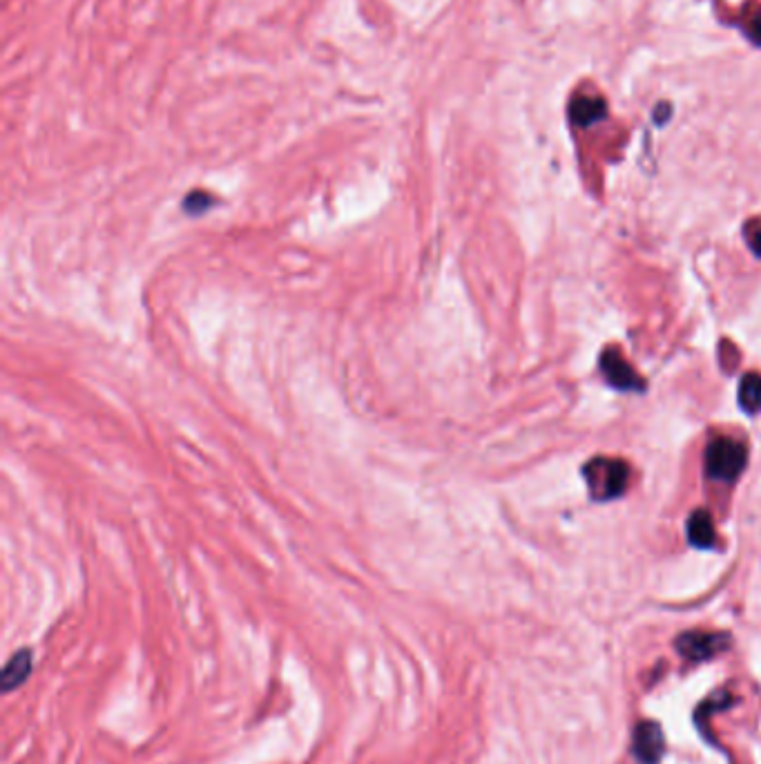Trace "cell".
<instances>
[{
    "label": "cell",
    "instance_id": "cell-1",
    "mask_svg": "<svg viewBox=\"0 0 761 764\" xmlns=\"http://www.w3.org/2000/svg\"><path fill=\"white\" fill-rule=\"evenodd\" d=\"M746 465V447L732 438H717L706 450V472L710 479L732 483Z\"/></svg>",
    "mask_w": 761,
    "mask_h": 764
},
{
    "label": "cell",
    "instance_id": "cell-2",
    "mask_svg": "<svg viewBox=\"0 0 761 764\" xmlns=\"http://www.w3.org/2000/svg\"><path fill=\"white\" fill-rule=\"evenodd\" d=\"M587 479L592 483V490L601 499H610V496L621 494L628 485V465L621 461H610V458H596V461L587 467Z\"/></svg>",
    "mask_w": 761,
    "mask_h": 764
},
{
    "label": "cell",
    "instance_id": "cell-3",
    "mask_svg": "<svg viewBox=\"0 0 761 764\" xmlns=\"http://www.w3.org/2000/svg\"><path fill=\"white\" fill-rule=\"evenodd\" d=\"M730 637L726 633H706V630H692L677 639V651L690 662H706L728 648Z\"/></svg>",
    "mask_w": 761,
    "mask_h": 764
},
{
    "label": "cell",
    "instance_id": "cell-4",
    "mask_svg": "<svg viewBox=\"0 0 761 764\" xmlns=\"http://www.w3.org/2000/svg\"><path fill=\"white\" fill-rule=\"evenodd\" d=\"M632 747L639 764H661V758L666 756V738L659 724L652 720L639 722L632 735Z\"/></svg>",
    "mask_w": 761,
    "mask_h": 764
},
{
    "label": "cell",
    "instance_id": "cell-5",
    "mask_svg": "<svg viewBox=\"0 0 761 764\" xmlns=\"http://www.w3.org/2000/svg\"><path fill=\"white\" fill-rule=\"evenodd\" d=\"M34 671V655L32 648H21L16 651L3 666V675H0V689L3 693H12L18 686H23L27 682V677Z\"/></svg>",
    "mask_w": 761,
    "mask_h": 764
},
{
    "label": "cell",
    "instance_id": "cell-6",
    "mask_svg": "<svg viewBox=\"0 0 761 764\" xmlns=\"http://www.w3.org/2000/svg\"><path fill=\"white\" fill-rule=\"evenodd\" d=\"M601 367H603V374L608 376V380L612 382V385L621 387V389L639 387V382H641L639 376L634 374L628 362L621 358L619 351H614V349L605 351L603 358H601Z\"/></svg>",
    "mask_w": 761,
    "mask_h": 764
},
{
    "label": "cell",
    "instance_id": "cell-7",
    "mask_svg": "<svg viewBox=\"0 0 761 764\" xmlns=\"http://www.w3.org/2000/svg\"><path fill=\"white\" fill-rule=\"evenodd\" d=\"M570 117L576 126H592L605 117V101L596 97H581L572 103Z\"/></svg>",
    "mask_w": 761,
    "mask_h": 764
},
{
    "label": "cell",
    "instance_id": "cell-8",
    "mask_svg": "<svg viewBox=\"0 0 761 764\" xmlns=\"http://www.w3.org/2000/svg\"><path fill=\"white\" fill-rule=\"evenodd\" d=\"M688 537L690 543H695L697 548H710L715 543V525H712L710 514L706 510H699L688 521Z\"/></svg>",
    "mask_w": 761,
    "mask_h": 764
},
{
    "label": "cell",
    "instance_id": "cell-9",
    "mask_svg": "<svg viewBox=\"0 0 761 764\" xmlns=\"http://www.w3.org/2000/svg\"><path fill=\"white\" fill-rule=\"evenodd\" d=\"M739 400L741 407L746 409L748 414H757L761 409V376L759 374H748L741 380V389H739Z\"/></svg>",
    "mask_w": 761,
    "mask_h": 764
},
{
    "label": "cell",
    "instance_id": "cell-10",
    "mask_svg": "<svg viewBox=\"0 0 761 764\" xmlns=\"http://www.w3.org/2000/svg\"><path fill=\"white\" fill-rule=\"evenodd\" d=\"M183 206H186L188 213L192 215H199L201 210L213 206V197H210L208 193H201V190H195V193H190L186 202H183Z\"/></svg>",
    "mask_w": 761,
    "mask_h": 764
},
{
    "label": "cell",
    "instance_id": "cell-11",
    "mask_svg": "<svg viewBox=\"0 0 761 764\" xmlns=\"http://www.w3.org/2000/svg\"><path fill=\"white\" fill-rule=\"evenodd\" d=\"M748 36L753 38V41H755L757 45H761V12L753 18V21H750V25H748Z\"/></svg>",
    "mask_w": 761,
    "mask_h": 764
},
{
    "label": "cell",
    "instance_id": "cell-12",
    "mask_svg": "<svg viewBox=\"0 0 761 764\" xmlns=\"http://www.w3.org/2000/svg\"><path fill=\"white\" fill-rule=\"evenodd\" d=\"M750 246H753V251L761 257V231H757V233L753 235V240H750Z\"/></svg>",
    "mask_w": 761,
    "mask_h": 764
}]
</instances>
